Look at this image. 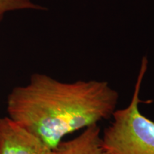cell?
I'll use <instances>...</instances> for the list:
<instances>
[{"label": "cell", "instance_id": "cell-1", "mask_svg": "<svg viewBox=\"0 0 154 154\" xmlns=\"http://www.w3.org/2000/svg\"><path fill=\"white\" fill-rule=\"evenodd\" d=\"M118 92L103 81L61 82L32 74L7 99V116L54 150L66 135L112 117Z\"/></svg>", "mask_w": 154, "mask_h": 154}, {"label": "cell", "instance_id": "cell-2", "mask_svg": "<svg viewBox=\"0 0 154 154\" xmlns=\"http://www.w3.org/2000/svg\"><path fill=\"white\" fill-rule=\"evenodd\" d=\"M149 61L143 57L129 104L113 113V121L101 135L109 154H154V121L139 110L140 91Z\"/></svg>", "mask_w": 154, "mask_h": 154}, {"label": "cell", "instance_id": "cell-3", "mask_svg": "<svg viewBox=\"0 0 154 154\" xmlns=\"http://www.w3.org/2000/svg\"><path fill=\"white\" fill-rule=\"evenodd\" d=\"M0 154H53V150L7 116L0 118Z\"/></svg>", "mask_w": 154, "mask_h": 154}, {"label": "cell", "instance_id": "cell-4", "mask_svg": "<svg viewBox=\"0 0 154 154\" xmlns=\"http://www.w3.org/2000/svg\"><path fill=\"white\" fill-rule=\"evenodd\" d=\"M53 154H109L102 145L99 124L87 127L76 138L62 140Z\"/></svg>", "mask_w": 154, "mask_h": 154}, {"label": "cell", "instance_id": "cell-5", "mask_svg": "<svg viewBox=\"0 0 154 154\" xmlns=\"http://www.w3.org/2000/svg\"><path fill=\"white\" fill-rule=\"evenodd\" d=\"M24 9L46 10V7L35 4L32 0H0V22L6 13Z\"/></svg>", "mask_w": 154, "mask_h": 154}]
</instances>
